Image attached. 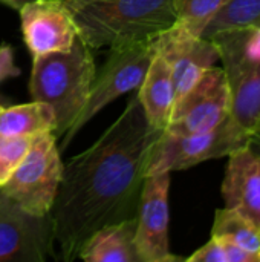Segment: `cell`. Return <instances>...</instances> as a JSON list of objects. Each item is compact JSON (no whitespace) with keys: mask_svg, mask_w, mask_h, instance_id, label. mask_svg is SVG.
Listing matches in <instances>:
<instances>
[{"mask_svg":"<svg viewBox=\"0 0 260 262\" xmlns=\"http://www.w3.org/2000/svg\"><path fill=\"white\" fill-rule=\"evenodd\" d=\"M162 132L149 124L135 94L103 135L63 166L49 212L61 261L78 259L98 229L138 215L146 167Z\"/></svg>","mask_w":260,"mask_h":262,"instance_id":"6da1fadb","label":"cell"},{"mask_svg":"<svg viewBox=\"0 0 260 262\" xmlns=\"http://www.w3.org/2000/svg\"><path fill=\"white\" fill-rule=\"evenodd\" d=\"M90 48L150 41L176 23L175 0H63Z\"/></svg>","mask_w":260,"mask_h":262,"instance_id":"7a4b0ae2","label":"cell"},{"mask_svg":"<svg viewBox=\"0 0 260 262\" xmlns=\"http://www.w3.org/2000/svg\"><path fill=\"white\" fill-rule=\"evenodd\" d=\"M95 75L93 55L80 37L69 51L32 58L29 94L32 100L44 101L54 109L57 138L63 137L83 112Z\"/></svg>","mask_w":260,"mask_h":262,"instance_id":"3957f363","label":"cell"},{"mask_svg":"<svg viewBox=\"0 0 260 262\" xmlns=\"http://www.w3.org/2000/svg\"><path fill=\"white\" fill-rule=\"evenodd\" d=\"M218 48L230 89V117L250 134L260 118V25L231 28L208 37Z\"/></svg>","mask_w":260,"mask_h":262,"instance_id":"277c9868","label":"cell"},{"mask_svg":"<svg viewBox=\"0 0 260 262\" xmlns=\"http://www.w3.org/2000/svg\"><path fill=\"white\" fill-rule=\"evenodd\" d=\"M63 166L55 134H38L32 138L18 167L0 189L29 213L46 216L55 201Z\"/></svg>","mask_w":260,"mask_h":262,"instance_id":"5b68a950","label":"cell"},{"mask_svg":"<svg viewBox=\"0 0 260 262\" xmlns=\"http://www.w3.org/2000/svg\"><path fill=\"white\" fill-rule=\"evenodd\" d=\"M248 132L238 126L228 115L215 129L190 135H172L162 132L158 138L147 167L146 177L161 172L185 170L208 160L228 157L238 149L248 146Z\"/></svg>","mask_w":260,"mask_h":262,"instance_id":"8992f818","label":"cell"},{"mask_svg":"<svg viewBox=\"0 0 260 262\" xmlns=\"http://www.w3.org/2000/svg\"><path fill=\"white\" fill-rule=\"evenodd\" d=\"M153 55L155 49L152 40L110 48L106 63L103 64L100 74L95 75L83 112L74 126L63 135L61 150H64L74 137L83 129V126L89 123L107 104L124 94L139 89Z\"/></svg>","mask_w":260,"mask_h":262,"instance_id":"52a82bcc","label":"cell"},{"mask_svg":"<svg viewBox=\"0 0 260 262\" xmlns=\"http://www.w3.org/2000/svg\"><path fill=\"white\" fill-rule=\"evenodd\" d=\"M52 250L51 216L29 213L0 189V262H44Z\"/></svg>","mask_w":260,"mask_h":262,"instance_id":"ba28073f","label":"cell"},{"mask_svg":"<svg viewBox=\"0 0 260 262\" xmlns=\"http://www.w3.org/2000/svg\"><path fill=\"white\" fill-rule=\"evenodd\" d=\"M230 89L222 68H208L198 83L173 106L164 132L190 135L215 129L230 115Z\"/></svg>","mask_w":260,"mask_h":262,"instance_id":"9c48e42d","label":"cell"},{"mask_svg":"<svg viewBox=\"0 0 260 262\" xmlns=\"http://www.w3.org/2000/svg\"><path fill=\"white\" fill-rule=\"evenodd\" d=\"M170 181V172L149 175L144 180L135 233V247L141 262L182 261L170 252L169 243Z\"/></svg>","mask_w":260,"mask_h":262,"instance_id":"30bf717a","label":"cell"},{"mask_svg":"<svg viewBox=\"0 0 260 262\" xmlns=\"http://www.w3.org/2000/svg\"><path fill=\"white\" fill-rule=\"evenodd\" d=\"M155 52H159L172 66L175 104L198 83L202 74L219 61L216 45L205 37L195 35L178 21L152 40Z\"/></svg>","mask_w":260,"mask_h":262,"instance_id":"8fae6325","label":"cell"},{"mask_svg":"<svg viewBox=\"0 0 260 262\" xmlns=\"http://www.w3.org/2000/svg\"><path fill=\"white\" fill-rule=\"evenodd\" d=\"M18 14L23 41L32 58L69 51L78 37L72 11L63 0H31Z\"/></svg>","mask_w":260,"mask_h":262,"instance_id":"7c38bea8","label":"cell"},{"mask_svg":"<svg viewBox=\"0 0 260 262\" xmlns=\"http://www.w3.org/2000/svg\"><path fill=\"white\" fill-rule=\"evenodd\" d=\"M222 196L225 207L244 215L260 230V155L248 146L228 155Z\"/></svg>","mask_w":260,"mask_h":262,"instance_id":"4fadbf2b","label":"cell"},{"mask_svg":"<svg viewBox=\"0 0 260 262\" xmlns=\"http://www.w3.org/2000/svg\"><path fill=\"white\" fill-rule=\"evenodd\" d=\"M136 95L149 124L166 130L175 106V89L172 66L159 52H155Z\"/></svg>","mask_w":260,"mask_h":262,"instance_id":"5bb4252c","label":"cell"},{"mask_svg":"<svg viewBox=\"0 0 260 262\" xmlns=\"http://www.w3.org/2000/svg\"><path fill=\"white\" fill-rule=\"evenodd\" d=\"M136 216L93 232L78 253L86 262H141L135 247Z\"/></svg>","mask_w":260,"mask_h":262,"instance_id":"9a60e30c","label":"cell"},{"mask_svg":"<svg viewBox=\"0 0 260 262\" xmlns=\"http://www.w3.org/2000/svg\"><path fill=\"white\" fill-rule=\"evenodd\" d=\"M57 117L44 101H35L3 107L0 112V135L35 137L44 132H55Z\"/></svg>","mask_w":260,"mask_h":262,"instance_id":"2e32d148","label":"cell"},{"mask_svg":"<svg viewBox=\"0 0 260 262\" xmlns=\"http://www.w3.org/2000/svg\"><path fill=\"white\" fill-rule=\"evenodd\" d=\"M211 236L227 239L248 252L260 253V230L233 209L224 207L215 212Z\"/></svg>","mask_w":260,"mask_h":262,"instance_id":"e0dca14e","label":"cell"},{"mask_svg":"<svg viewBox=\"0 0 260 262\" xmlns=\"http://www.w3.org/2000/svg\"><path fill=\"white\" fill-rule=\"evenodd\" d=\"M260 25V0H230L207 25L202 37L208 38L215 32Z\"/></svg>","mask_w":260,"mask_h":262,"instance_id":"ac0fdd59","label":"cell"},{"mask_svg":"<svg viewBox=\"0 0 260 262\" xmlns=\"http://www.w3.org/2000/svg\"><path fill=\"white\" fill-rule=\"evenodd\" d=\"M230 0H175L176 21L195 35H201L211 18Z\"/></svg>","mask_w":260,"mask_h":262,"instance_id":"d6986e66","label":"cell"},{"mask_svg":"<svg viewBox=\"0 0 260 262\" xmlns=\"http://www.w3.org/2000/svg\"><path fill=\"white\" fill-rule=\"evenodd\" d=\"M187 262H260V253L248 252L227 239L211 236L207 244L192 253Z\"/></svg>","mask_w":260,"mask_h":262,"instance_id":"ffe728a7","label":"cell"},{"mask_svg":"<svg viewBox=\"0 0 260 262\" xmlns=\"http://www.w3.org/2000/svg\"><path fill=\"white\" fill-rule=\"evenodd\" d=\"M34 137H5L0 135V187L11 178L25 155L28 154Z\"/></svg>","mask_w":260,"mask_h":262,"instance_id":"44dd1931","label":"cell"},{"mask_svg":"<svg viewBox=\"0 0 260 262\" xmlns=\"http://www.w3.org/2000/svg\"><path fill=\"white\" fill-rule=\"evenodd\" d=\"M20 74L21 71L15 64L14 48L9 43L0 45V84L8 78L18 77Z\"/></svg>","mask_w":260,"mask_h":262,"instance_id":"7402d4cb","label":"cell"},{"mask_svg":"<svg viewBox=\"0 0 260 262\" xmlns=\"http://www.w3.org/2000/svg\"><path fill=\"white\" fill-rule=\"evenodd\" d=\"M248 147L260 155V118L257 120V123L254 124V127L250 130V135H248Z\"/></svg>","mask_w":260,"mask_h":262,"instance_id":"603a6c76","label":"cell"},{"mask_svg":"<svg viewBox=\"0 0 260 262\" xmlns=\"http://www.w3.org/2000/svg\"><path fill=\"white\" fill-rule=\"evenodd\" d=\"M28 2H31V0H0L2 5H5V6L11 8V9H15V11H18Z\"/></svg>","mask_w":260,"mask_h":262,"instance_id":"cb8c5ba5","label":"cell"},{"mask_svg":"<svg viewBox=\"0 0 260 262\" xmlns=\"http://www.w3.org/2000/svg\"><path fill=\"white\" fill-rule=\"evenodd\" d=\"M2 109H3V106H0V112H2Z\"/></svg>","mask_w":260,"mask_h":262,"instance_id":"d4e9b609","label":"cell"}]
</instances>
